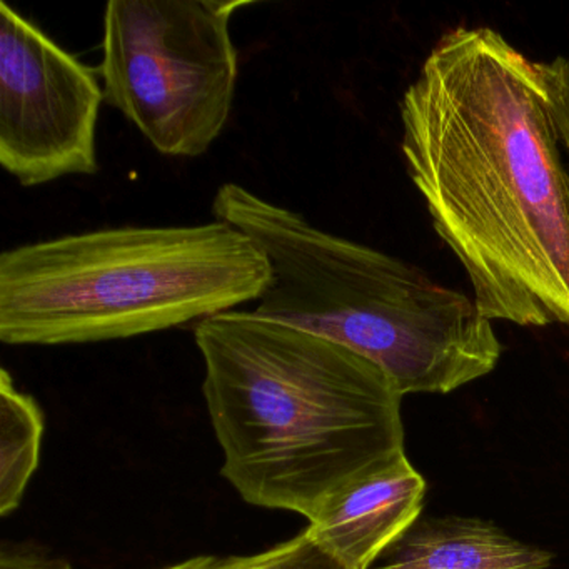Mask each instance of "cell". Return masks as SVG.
<instances>
[{"instance_id": "cell-1", "label": "cell", "mask_w": 569, "mask_h": 569, "mask_svg": "<svg viewBox=\"0 0 569 569\" xmlns=\"http://www.w3.org/2000/svg\"><path fill=\"white\" fill-rule=\"evenodd\" d=\"M401 152L489 321L569 329V162L539 62L456 28L401 99Z\"/></svg>"}, {"instance_id": "cell-2", "label": "cell", "mask_w": 569, "mask_h": 569, "mask_svg": "<svg viewBox=\"0 0 569 569\" xmlns=\"http://www.w3.org/2000/svg\"><path fill=\"white\" fill-rule=\"evenodd\" d=\"M194 339L221 472L249 505L312 521L405 451L402 396L365 356L236 309L198 322Z\"/></svg>"}, {"instance_id": "cell-3", "label": "cell", "mask_w": 569, "mask_h": 569, "mask_svg": "<svg viewBox=\"0 0 569 569\" xmlns=\"http://www.w3.org/2000/svg\"><path fill=\"white\" fill-rule=\"evenodd\" d=\"M212 214L268 259L256 315L365 356L399 395H448L498 366L501 342L475 299L418 266L316 228L236 182L218 189Z\"/></svg>"}, {"instance_id": "cell-4", "label": "cell", "mask_w": 569, "mask_h": 569, "mask_svg": "<svg viewBox=\"0 0 569 569\" xmlns=\"http://www.w3.org/2000/svg\"><path fill=\"white\" fill-rule=\"evenodd\" d=\"M261 249L228 222L126 226L22 244L0 254V341H116L204 321L259 301Z\"/></svg>"}, {"instance_id": "cell-5", "label": "cell", "mask_w": 569, "mask_h": 569, "mask_svg": "<svg viewBox=\"0 0 569 569\" xmlns=\"http://www.w3.org/2000/svg\"><path fill=\"white\" fill-rule=\"evenodd\" d=\"M242 0H111L102 18L104 99L171 158H198L222 134L236 98L231 36Z\"/></svg>"}, {"instance_id": "cell-6", "label": "cell", "mask_w": 569, "mask_h": 569, "mask_svg": "<svg viewBox=\"0 0 569 569\" xmlns=\"http://www.w3.org/2000/svg\"><path fill=\"white\" fill-rule=\"evenodd\" d=\"M94 69L0 2V164L26 188L99 172Z\"/></svg>"}, {"instance_id": "cell-7", "label": "cell", "mask_w": 569, "mask_h": 569, "mask_svg": "<svg viewBox=\"0 0 569 569\" xmlns=\"http://www.w3.org/2000/svg\"><path fill=\"white\" fill-rule=\"evenodd\" d=\"M425 492L401 451L332 496L308 529L346 568L371 569L418 522Z\"/></svg>"}, {"instance_id": "cell-8", "label": "cell", "mask_w": 569, "mask_h": 569, "mask_svg": "<svg viewBox=\"0 0 569 569\" xmlns=\"http://www.w3.org/2000/svg\"><path fill=\"white\" fill-rule=\"evenodd\" d=\"M552 555L481 519L418 521L371 569H546Z\"/></svg>"}, {"instance_id": "cell-9", "label": "cell", "mask_w": 569, "mask_h": 569, "mask_svg": "<svg viewBox=\"0 0 569 569\" xmlns=\"http://www.w3.org/2000/svg\"><path fill=\"white\" fill-rule=\"evenodd\" d=\"M44 418L34 398L0 372V515L21 505L41 456Z\"/></svg>"}, {"instance_id": "cell-10", "label": "cell", "mask_w": 569, "mask_h": 569, "mask_svg": "<svg viewBox=\"0 0 569 569\" xmlns=\"http://www.w3.org/2000/svg\"><path fill=\"white\" fill-rule=\"evenodd\" d=\"M168 569H349L308 528L295 538L249 556H196Z\"/></svg>"}, {"instance_id": "cell-11", "label": "cell", "mask_w": 569, "mask_h": 569, "mask_svg": "<svg viewBox=\"0 0 569 569\" xmlns=\"http://www.w3.org/2000/svg\"><path fill=\"white\" fill-rule=\"evenodd\" d=\"M539 69L548 96L549 111L569 162V51L558 56L555 61L539 62Z\"/></svg>"}, {"instance_id": "cell-12", "label": "cell", "mask_w": 569, "mask_h": 569, "mask_svg": "<svg viewBox=\"0 0 569 569\" xmlns=\"http://www.w3.org/2000/svg\"><path fill=\"white\" fill-rule=\"evenodd\" d=\"M14 569H56V568H34V566H29V568H28V562H26V566H18V568H14ZM64 569H68V568H64Z\"/></svg>"}]
</instances>
